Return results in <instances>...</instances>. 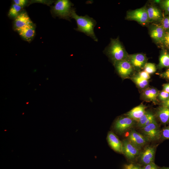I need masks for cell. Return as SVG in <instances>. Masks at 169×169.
<instances>
[{
	"label": "cell",
	"instance_id": "cell-1",
	"mask_svg": "<svg viewBox=\"0 0 169 169\" xmlns=\"http://www.w3.org/2000/svg\"><path fill=\"white\" fill-rule=\"evenodd\" d=\"M71 17L74 19L76 22L78 26L75 29L76 31L84 33L95 41H97L94 31L96 24V22L94 19L87 15L84 16L78 15L74 9H72L71 11Z\"/></svg>",
	"mask_w": 169,
	"mask_h": 169
},
{
	"label": "cell",
	"instance_id": "cell-2",
	"mask_svg": "<svg viewBox=\"0 0 169 169\" xmlns=\"http://www.w3.org/2000/svg\"><path fill=\"white\" fill-rule=\"evenodd\" d=\"M105 52L113 64L127 59L129 55L118 38L111 39L110 44L105 49Z\"/></svg>",
	"mask_w": 169,
	"mask_h": 169
},
{
	"label": "cell",
	"instance_id": "cell-3",
	"mask_svg": "<svg viewBox=\"0 0 169 169\" xmlns=\"http://www.w3.org/2000/svg\"><path fill=\"white\" fill-rule=\"evenodd\" d=\"M73 4L68 0H58L52 7V11L54 14L60 18L69 20L72 10Z\"/></svg>",
	"mask_w": 169,
	"mask_h": 169
},
{
	"label": "cell",
	"instance_id": "cell-4",
	"mask_svg": "<svg viewBox=\"0 0 169 169\" xmlns=\"http://www.w3.org/2000/svg\"><path fill=\"white\" fill-rule=\"evenodd\" d=\"M125 18L136 21L142 25L148 23L149 22L147 8L145 6L127 12Z\"/></svg>",
	"mask_w": 169,
	"mask_h": 169
},
{
	"label": "cell",
	"instance_id": "cell-5",
	"mask_svg": "<svg viewBox=\"0 0 169 169\" xmlns=\"http://www.w3.org/2000/svg\"><path fill=\"white\" fill-rule=\"evenodd\" d=\"M113 64L117 72L123 79L128 78L134 69L127 59L118 61Z\"/></svg>",
	"mask_w": 169,
	"mask_h": 169
},
{
	"label": "cell",
	"instance_id": "cell-6",
	"mask_svg": "<svg viewBox=\"0 0 169 169\" xmlns=\"http://www.w3.org/2000/svg\"><path fill=\"white\" fill-rule=\"evenodd\" d=\"M145 137L148 139L155 140L159 139L161 136V131L155 120L148 125L141 128Z\"/></svg>",
	"mask_w": 169,
	"mask_h": 169
},
{
	"label": "cell",
	"instance_id": "cell-7",
	"mask_svg": "<svg viewBox=\"0 0 169 169\" xmlns=\"http://www.w3.org/2000/svg\"><path fill=\"white\" fill-rule=\"evenodd\" d=\"M150 35L155 43L161 44L164 37L166 31L160 24L153 23L149 28Z\"/></svg>",
	"mask_w": 169,
	"mask_h": 169
},
{
	"label": "cell",
	"instance_id": "cell-8",
	"mask_svg": "<svg viewBox=\"0 0 169 169\" xmlns=\"http://www.w3.org/2000/svg\"><path fill=\"white\" fill-rule=\"evenodd\" d=\"M127 59L130 63L134 69L137 70L143 69L147 60L146 56L141 53L129 54Z\"/></svg>",
	"mask_w": 169,
	"mask_h": 169
},
{
	"label": "cell",
	"instance_id": "cell-9",
	"mask_svg": "<svg viewBox=\"0 0 169 169\" xmlns=\"http://www.w3.org/2000/svg\"><path fill=\"white\" fill-rule=\"evenodd\" d=\"M122 153L128 159H132L137 156L139 153V148L136 146L128 139L122 142Z\"/></svg>",
	"mask_w": 169,
	"mask_h": 169
},
{
	"label": "cell",
	"instance_id": "cell-10",
	"mask_svg": "<svg viewBox=\"0 0 169 169\" xmlns=\"http://www.w3.org/2000/svg\"><path fill=\"white\" fill-rule=\"evenodd\" d=\"M134 124V120L128 117H120L115 121L114 128L118 132L123 133L131 128Z\"/></svg>",
	"mask_w": 169,
	"mask_h": 169
},
{
	"label": "cell",
	"instance_id": "cell-11",
	"mask_svg": "<svg viewBox=\"0 0 169 169\" xmlns=\"http://www.w3.org/2000/svg\"><path fill=\"white\" fill-rule=\"evenodd\" d=\"M19 35L25 40L30 42L34 36L35 27L32 23L28 24L16 30Z\"/></svg>",
	"mask_w": 169,
	"mask_h": 169
},
{
	"label": "cell",
	"instance_id": "cell-12",
	"mask_svg": "<svg viewBox=\"0 0 169 169\" xmlns=\"http://www.w3.org/2000/svg\"><path fill=\"white\" fill-rule=\"evenodd\" d=\"M149 23L159 22L164 17L161 10L156 6L151 5L147 8Z\"/></svg>",
	"mask_w": 169,
	"mask_h": 169
},
{
	"label": "cell",
	"instance_id": "cell-13",
	"mask_svg": "<svg viewBox=\"0 0 169 169\" xmlns=\"http://www.w3.org/2000/svg\"><path fill=\"white\" fill-rule=\"evenodd\" d=\"M128 140L140 148L146 144L147 139L141 134L133 130L130 133Z\"/></svg>",
	"mask_w": 169,
	"mask_h": 169
},
{
	"label": "cell",
	"instance_id": "cell-14",
	"mask_svg": "<svg viewBox=\"0 0 169 169\" xmlns=\"http://www.w3.org/2000/svg\"><path fill=\"white\" fill-rule=\"evenodd\" d=\"M32 23L29 17L25 11L21 12L15 19L14 27L16 31L26 25Z\"/></svg>",
	"mask_w": 169,
	"mask_h": 169
},
{
	"label": "cell",
	"instance_id": "cell-15",
	"mask_svg": "<svg viewBox=\"0 0 169 169\" xmlns=\"http://www.w3.org/2000/svg\"><path fill=\"white\" fill-rule=\"evenodd\" d=\"M107 140L109 145L115 151L122 153V143L117 136L112 132H109Z\"/></svg>",
	"mask_w": 169,
	"mask_h": 169
},
{
	"label": "cell",
	"instance_id": "cell-16",
	"mask_svg": "<svg viewBox=\"0 0 169 169\" xmlns=\"http://www.w3.org/2000/svg\"><path fill=\"white\" fill-rule=\"evenodd\" d=\"M155 153L154 147L151 146L146 147L141 154L140 160L141 162L146 165L153 162Z\"/></svg>",
	"mask_w": 169,
	"mask_h": 169
},
{
	"label": "cell",
	"instance_id": "cell-17",
	"mask_svg": "<svg viewBox=\"0 0 169 169\" xmlns=\"http://www.w3.org/2000/svg\"><path fill=\"white\" fill-rule=\"evenodd\" d=\"M146 107L141 104L131 109L126 115L134 120L138 121L146 112Z\"/></svg>",
	"mask_w": 169,
	"mask_h": 169
},
{
	"label": "cell",
	"instance_id": "cell-18",
	"mask_svg": "<svg viewBox=\"0 0 169 169\" xmlns=\"http://www.w3.org/2000/svg\"><path fill=\"white\" fill-rule=\"evenodd\" d=\"M159 91L154 88H147L144 90L142 94L143 99L148 101L156 102Z\"/></svg>",
	"mask_w": 169,
	"mask_h": 169
},
{
	"label": "cell",
	"instance_id": "cell-19",
	"mask_svg": "<svg viewBox=\"0 0 169 169\" xmlns=\"http://www.w3.org/2000/svg\"><path fill=\"white\" fill-rule=\"evenodd\" d=\"M158 68L161 69L164 68H169V52L162 49L159 58V63Z\"/></svg>",
	"mask_w": 169,
	"mask_h": 169
},
{
	"label": "cell",
	"instance_id": "cell-20",
	"mask_svg": "<svg viewBox=\"0 0 169 169\" xmlns=\"http://www.w3.org/2000/svg\"><path fill=\"white\" fill-rule=\"evenodd\" d=\"M156 115L160 121L163 124L169 123V108L161 106L156 112Z\"/></svg>",
	"mask_w": 169,
	"mask_h": 169
},
{
	"label": "cell",
	"instance_id": "cell-21",
	"mask_svg": "<svg viewBox=\"0 0 169 169\" xmlns=\"http://www.w3.org/2000/svg\"><path fill=\"white\" fill-rule=\"evenodd\" d=\"M132 81L139 88L144 90L149 85V81L141 77L138 74L134 75L131 78Z\"/></svg>",
	"mask_w": 169,
	"mask_h": 169
},
{
	"label": "cell",
	"instance_id": "cell-22",
	"mask_svg": "<svg viewBox=\"0 0 169 169\" xmlns=\"http://www.w3.org/2000/svg\"><path fill=\"white\" fill-rule=\"evenodd\" d=\"M22 7L16 4H13L9 10L8 16L15 19L20 13Z\"/></svg>",
	"mask_w": 169,
	"mask_h": 169
},
{
	"label": "cell",
	"instance_id": "cell-23",
	"mask_svg": "<svg viewBox=\"0 0 169 169\" xmlns=\"http://www.w3.org/2000/svg\"><path fill=\"white\" fill-rule=\"evenodd\" d=\"M153 114L150 112L146 111L144 114L140 118L138 122V125L141 128L144 124Z\"/></svg>",
	"mask_w": 169,
	"mask_h": 169
},
{
	"label": "cell",
	"instance_id": "cell-24",
	"mask_svg": "<svg viewBox=\"0 0 169 169\" xmlns=\"http://www.w3.org/2000/svg\"><path fill=\"white\" fill-rule=\"evenodd\" d=\"M160 45L162 49L169 52V31L166 32L164 38Z\"/></svg>",
	"mask_w": 169,
	"mask_h": 169
},
{
	"label": "cell",
	"instance_id": "cell-25",
	"mask_svg": "<svg viewBox=\"0 0 169 169\" xmlns=\"http://www.w3.org/2000/svg\"><path fill=\"white\" fill-rule=\"evenodd\" d=\"M143 69L144 71L149 74L154 73L156 71V69L155 64L151 63H147L145 65Z\"/></svg>",
	"mask_w": 169,
	"mask_h": 169
},
{
	"label": "cell",
	"instance_id": "cell-26",
	"mask_svg": "<svg viewBox=\"0 0 169 169\" xmlns=\"http://www.w3.org/2000/svg\"><path fill=\"white\" fill-rule=\"evenodd\" d=\"M159 5L164 11V15H169V0H161Z\"/></svg>",
	"mask_w": 169,
	"mask_h": 169
},
{
	"label": "cell",
	"instance_id": "cell-27",
	"mask_svg": "<svg viewBox=\"0 0 169 169\" xmlns=\"http://www.w3.org/2000/svg\"><path fill=\"white\" fill-rule=\"evenodd\" d=\"M160 24L166 32L169 31V15H164Z\"/></svg>",
	"mask_w": 169,
	"mask_h": 169
},
{
	"label": "cell",
	"instance_id": "cell-28",
	"mask_svg": "<svg viewBox=\"0 0 169 169\" xmlns=\"http://www.w3.org/2000/svg\"><path fill=\"white\" fill-rule=\"evenodd\" d=\"M158 97L161 102H163L169 98V93L162 90L159 92Z\"/></svg>",
	"mask_w": 169,
	"mask_h": 169
},
{
	"label": "cell",
	"instance_id": "cell-29",
	"mask_svg": "<svg viewBox=\"0 0 169 169\" xmlns=\"http://www.w3.org/2000/svg\"><path fill=\"white\" fill-rule=\"evenodd\" d=\"M161 136L164 139H169V126L163 129L161 131Z\"/></svg>",
	"mask_w": 169,
	"mask_h": 169
},
{
	"label": "cell",
	"instance_id": "cell-30",
	"mask_svg": "<svg viewBox=\"0 0 169 169\" xmlns=\"http://www.w3.org/2000/svg\"><path fill=\"white\" fill-rule=\"evenodd\" d=\"M138 74L141 77L147 80L150 78L149 74L144 70L139 72Z\"/></svg>",
	"mask_w": 169,
	"mask_h": 169
},
{
	"label": "cell",
	"instance_id": "cell-31",
	"mask_svg": "<svg viewBox=\"0 0 169 169\" xmlns=\"http://www.w3.org/2000/svg\"><path fill=\"white\" fill-rule=\"evenodd\" d=\"M13 2L14 4L23 7L26 4L28 1L26 0H13Z\"/></svg>",
	"mask_w": 169,
	"mask_h": 169
},
{
	"label": "cell",
	"instance_id": "cell-32",
	"mask_svg": "<svg viewBox=\"0 0 169 169\" xmlns=\"http://www.w3.org/2000/svg\"><path fill=\"white\" fill-rule=\"evenodd\" d=\"M159 75L162 78L169 80V68L164 72L159 74Z\"/></svg>",
	"mask_w": 169,
	"mask_h": 169
},
{
	"label": "cell",
	"instance_id": "cell-33",
	"mask_svg": "<svg viewBox=\"0 0 169 169\" xmlns=\"http://www.w3.org/2000/svg\"><path fill=\"white\" fill-rule=\"evenodd\" d=\"M141 169H159V168L153 162H152L146 165Z\"/></svg>",
	"mask_w": 169,
	"mask_h": 169
},
{
	"label": "cell",
	"instance_id": "cell-34",
	"mask_svg": "<svg viewBox=\"0 0 169 169\" xmlns=\"http://www.w3.org/2000/svg\"><path fill=\"white\" fill-rule=\"evenodd\" d=\"M124 169H141V168L133 164H130L125 165Z\"/></svg>",
	"mask_w": 169,
	"mask_h": 169
},
{
	"label": "cell",
	"instance_id": "cell-35",
	"mask_svg": "<svg viewBox=\"0 0 169 169\" xmlns=\"http://www.w3.org/2000/svg\"><path fill=\"white\" fill-rule=\"evenodd\" d=\"M162 87V90L169 93V83L163 84Z\"/></svg>",
	"mask_w": 169,
	"mask_h": 169
},
{
	"label": "cell",
	"instance_id": "cell-36",
	"mask_svg": "<svg viewBox=\"0 0 169 169\" xmlns=\"http://www.w3.org/2000/svg\"><path fill=\"white\" fill-rule=\"evenodd\" d=\"M161 105L163 106L169 108V98L161 102Z\"/></svg>",
	"mask_w": 169,
	"mask_h": 169
},
{
	"label": "cell",
	"instance_id": "cell-37",
	"mask_svg": "<svg viewBox=\"0 0 169 169\" xmlns=\"http://www.w3.org/2000/svg\"><path fill=\"white\" fill-rule=\"evenodd\" d=\"M161 169H169V167H163Z\"/></svg>",
	"mask_w": 169,
	"mask_h": 169
}]
</instances>
